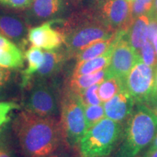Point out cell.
Listing matches in <instances>:
<instances>
[{
	"label": "cell",
	"mask_w": 157,
	"mask_h": 157,
	"mask_svg": "<svg viewBox=\"0 0 157 157\" xmlns=\"http://www.w3.org/2000/svg\"><path fill=\"white\" fill-rule=\"evenodd\" d=\"M155 85H156V90L157 92V70L156 71V74H155Z\"/></svg>",
	"instance_id": "obj_37"
},
{
	"label": "cell",
	"mask_w": 157,
	"mask_h": 157,
	"mask_svg": "<svg viewBox=\"0 0 157 157\" xmlns=\"http://www.w3.org/2000/svg\"><path fill=\"white\" fill-rule=\"evenodd\" d=\"M109 78L106 68L95 73L79 76H72L71 78L68 88L76 93H79L95 84H101Z\"/></svg>",
	"instance_id": "obj_19"
},
{
	"label": "cell",
	"mask_w": 157,
	"mask_h": 157,
	"mask_svg": "<svg viewBox=\"0 0 157 157\" xmlns=\"http://www.w3.org/2000/svg\"><path fill=\"white\" fill-rule=\"evenodd\" d=\"M20 146L27 157H46L65 143L60 120L24 110L13 122Z\"/></svg>",
	"instance_id": "obj_1"
},
{
	"label": "cell",
	"mask_w": 157,
	"mask_h": 157,
	"mask_svg": "<svg viewBox=\"0 0 157 157\" xmlns=\"http://www.w3.org/2000/svg\"><path fill=\"white\" fill-rule=\"evenodd\" d=\"M4 146V144H3V141L2 140L1 137H0V149H1L2 147Z\"/></svg>",
	"instance_id": "obj_38"
},
{
	"label": "cell",
	"mask_w": 157,
	"mask_h": 157,
	"mask_svg": "<svg viewBox=\"0 0 157 157\" xmlns=\"http://www.w3.org/2000/svg\"><path fill=\"white\" fill-rule=\"evenodd\" d=\"M0 157H12L11 152L5 146H3L0 149Z\"/></svg>",
	"instance_id": "obj_33"
},
{
	"label": "cell",
	"mask_w": 157,
	"mask_h": 157,
	"mask_svg": "<svg viewBox=\"0 0 157 157\" xmlns=\"http://www.w3.org/2000/svg\"><path fill=\"white\" fill-rule=\"evenodd\" d=\"M152 43H153V45H154L155 52H156V55L157 57V34L154 36V38L152 41Z\"/></svg>",
	"instance_id": "obj_36"
},
{
	"label": "cell",
	"mask_w": 157,
	"mask_h": 157,
	"mask_svg": "<svg viewBox=\"0 0 157 157\" xmlns=\"http://www.w3.org/2000/svg\"><path fill=\"white\" fill-rule=\"evenodd\" d=\"M11 72L7 68L0 67V90L5 89L11 78Z\"/></svg>",
	"instance_id": "obj_29"
},
{
	"label": "cell",
	"mask_w": 157,
	"mask_h": 157,
	"mask_svg": "<svg viewBox=\"0 0 157 157\" xmlns=\"http://www.w3.org/2000/svg\"><path fill=\"white\" fill-rule=\"evenodd\" d=\"M101 18L116 31H127L133 22L131 2L126 0H103Z\"/></svg>",
	"instance_id": "obj_9"
},
{
	"label": "cell",
	"mask_w": 157,
	"mask_h": 157,
	"mask_svg": "<svg viewBox=\"0 0 157 157\" xmlns=\"http://www.w3.org/2000/svg\"><path fill=\"white\" fill-rule=\"evenodd\" d=\"M34 0H0V4L15 9H24L29 7Z\"/></svg>",
	"instance_id": "obj_28"
},
{
	"label": "cell",
	"mask_w": 157,
	"mask_h": 157,
	"mask_svg": "<svg viewBox=\"0 0 157 157\" xmlns=\"http://www.w3.org/2000/svg\"><path fill=\"white\" fill-rule=\"evenodd\" d=\"M66 52L58 50H49L44 52V61L34 76V79H52L58 74L68 59ZM32 80V81H33Z\"/></svg>",
	"instance_id": "obj_14"
},
{
	"label": "cell",
	"mask_w": 157,
	"mask_h": 157,
	"mask_svg": "<svg viewBox=\"0 0 157 157\" xmlns=\"http://www.w3.org/2000/svg\"><path fill=\"white\" fill-rule=\"evenodd\" d=\"M60 122L65 143L75 146L87 131V127L81 98L68 87L60 100Z\"/></svg>",
	"instance_id": "obj_5"
},
{
	"label": "cell",
	"mask_w": 157,
	"mask_h": 157,
	"mask_svg": "<svg viewBox=\"0 0 157 157\" xmlns=\"http://www.w3.org/2000/svg\"><path fill=\"white\" fill-rule=\"evenodd\" d=\"M20 106L14 102H0V131L10 120L11 113Z\"/></svg>",
	"instance_id": "obj_26"
},
{
	"label": "cell",
	"mask_w": 157,
	"mask_h": 157,
	"mask_svg": "<svg viewBox=\"0 0 157 157\" xmlns=\"http://www.w3.org/2000/svg\"><path fill=\"white\" fill-rule=\"evenodd\" d=\"M120 123L108 118L87 129L78 143L81 157H107L121 139Z\"/></svg>",
	"instance_id": "obj_4"
},
{
	"label": "cell",
	"mask_w": 157,
	"mask_h": 157,
	"mask_svg": "<svg viewBox=\"0 0 157 157\" xmlns=\"http://www.w3.org/2000/svg\"><path fill=\"white\" fill-rule=\"evenodd\" d=\"M100 84H95L87 89L78 93L84 106L93 105H101L102 102L98 95V88Z\"/></svg>",
	"instance_id": "obj_23"
},
{
	"label": "cell",
	"mask_w": 157,
	"mask_h": 157,
	"mask_svg": "<svg viewBox=\"0 0 157 157\" xmlns=\"http://www.w3.org/2000/svg\"><path fill=\"white\" fill-rule=\"evenodd\" d=\"M56 20L46 21L29 29L28 40L32 46L49 51L58 50L64 44V35L62 31L52 27Z\"/></svg>",
	"instance_id": "obj_10"
},
{
	"label": "cell",
	"mask_w": 157,
	"mask_h": 157,
	"mask_svg": "<svg viewBox=\"0 0 157 157\" xmlns=\"http://www.w3.org/2000/svg\"><path fill=\"white\" fill-rule=\"evenodd\" d=\"M28 87L25 110L41 117H56L59 105L56 84L51 79H34Z\"/></svg>",
	"instance_id": "obj_6"
},
{
	"label": "cell",
	"mask_w": 157,
	"mask_h": 157,
	"mask_svg": "<svg viewBox=\"0 0 157 157\" xmlns=\"http://www.w3.org/2000/svg\"><path fill=\"white\" fill-rule=\"evenodd\" d=\"M142 157H157V149L148 150Z\"/></svg>",
	"instance_id": "obj_34"
},
{
	"label": "cell",
	"mask_w": 157,
	"mask_h": 157,
	"mask_svg": "<svg viewBox=\"0 0 157 157\" xmlns=\"http://www.w3.org/2000/svg\"><path fill=\"white\" fill-rule=\"evenodd\" d=\"M138 53L141 60L145 64L153 68L155 71L157 70V57L152 42L147 41L143 45Z\"/></svg>",
	"instance_id": "obj_24"
},
{
	"label": "cell",
	"mask_w": 157,
	"mask_h": 157,
	"mask_svg": "<svg viewBox=\"0 0 157 157\" xmlns=\"http://www.w3.org/2000/svg\"><path fill=\"white\" fill-rule=\"evenodd\" d=\"M148 16L150 17H153V18L157 19V0H154L153 7L150 13H148Z\"/></svg>",
	"instance_id": "obj_32"
},
{
	"label": "cell",
	"mask_w": 157,
	"mask_h": 157,
	"mask_svg": "<svg viewBox=\"0 0 157 157\" xmlns=\"http://www.w3.org/2000/svg\"><path fill=\"white\" fill-rule=\"evenodd\" d=\"M126 1H127V2H132L133 1H134V0H126Z\"/></svg>",
	"instance_id": "obj_39"
},
{
	"label": "cell",
	"mask_w": 157,
	"mask_h": 157,
	"mask_svg": "<svg viewBox=\"0 0 157 157\" xmlns=\"http://www.w3.org/2000/svg\"><path fill=\"white\" fill-rule=\"evenodd\" d=\"M126 31H121V35L113 48L111 61L106 68L109 78L115 77L124 82L127 76L135 63L140 59L138 52L125 39Z\"/></svg>",
	"instance_id": "obj_8"
},
{
	"label": "cell",
	"mask_w": 157,
	"mask_h": 157,
	"mask_svg": "<svg viewBox=\"0 0 157 157\" xmlns=\"http://www.w3.org/2000/svg\"><path fill=\"white\" fill-rule=\"evenodd\" d=\"M84 109L87 129L99 122L105 117L104 108L102 105L84 106Z\"/></svg>",
	"instance_id": "obj_22"
},
{
	"label": "cell",
	"mask_w": 157,
	"mask_h": 157,
	"mask_svg": "<svg viewBox=\"0 0 157 157\" xmlns=\"http://www.w3.org/2000/svg\"><path fill=\"white\" fill-rule=\"evenodd\" d=\"M117 38L118 31L114 36L111 37V38L98 41V42H95L89 45L84 50L78 52L74 58L76 59L77 63H79L101 56L105 53L106 51L109 50V49L112 46V44L116 42Z\"/></svg>",
	"instance_id": "obj_20"
},
{
	"label": "cell",
	"mask_w": 157,
	"mask_h": 157,
	"mask_svg": "<svg viewBox=\"0 0 157 157\" xmlns=\"http://www.w3.org/2000/svg\"><path fill=\"white\" fill-rule=\"evenodd\" d=\"M154 149H157V134L154 137V140L151 143L150 147H149L148 150H154Z\"/></svg>",
	"instance_id": "obj_35"
},
{
	"label": "cell",
	"mask_w": 157,
	"mask_h": 157,
	"mask_svg": "<svg viewBox=\"0 0 157 157\" xmlns=\"http://www.w3.org/2000/svg\"><path fill=\"white\" fill-rule=\"evenodd\" d=\"M31 7L30 17L33 21H51L60 14L62 0H34Z\"/></svg>",
	"instance_id": "obj_15"
},
{
	"label": "cell",
	"mask_w": 157,
	"mask_h": 157,
	"mask_svg": "<svg viewBox=\"0 0 157 157\" xmlns=\"http://www.w3.org/2000/svg\"><path fill=\"white\" fill-rule=\"evenodd\" d=\"M29 29L22 17L14 14L0 13V34L24 47L28 38Z\"/></svg>",
	"instance_id": "obj_11"
},
{
	"label": "cell",
	"mask_w": 157,
	"mask_h": 157,
	"mask_svg": "<svg viewBox=\"0 0 157 157\" xmlns=\"http://www.w3.org/2000/svg\"><path fill=\"white\" fill-rule=\"evenodd\" d=\"M149 22L150 17L148 15H140L134 19L124 34L125 39L137 52H139L143 45L148 41Z\"/></svg>",
	"instance_id": "obj_16"
},
{
	"label": "cell",
	"mask_w": 157,
	"mask_h": 157,
	"mask_svg": "<svg viewBox=\"0 0 157 157\" xmlns=\"http://www.w3.org/2000/svg\"><path fill=\"white\" fill-rule=\"evenodd\" d=\"M24 63L22 51L18 47L0 34V67L16 69L23 67Z\"/></svg>",
	"instance_id": "obj_13"
},
{
	"label": "cell",
	"mask_w": 157,
	"mask_h": 157,
	"mask_svg": "<svg viewBox=\"0 0 157 157\" xmlns=\"http://www.w3.org/2000/svg\"><path fill=\"white\" fill-rule=\"evenodd\" d=\"M154 68L137 61L124 80V87L135 103L146 104L156 93Z\"/></svg>",
	"instance_id": "obj_7"
},
{
	"label": "cell",
	"mask_w": 157,
	"mask_h": 157,
	"mask_svg": "<svg viewBox=\"0 0 157 157\" xmlns=\"http://www.w3.org/2000/svg\"><path fill=\"white\" fill-rule=\"evenodd\" d=\"M157 134V117L145 104L137 107L129 117L117 157H137Z\"/></svg>",
	"instance_id": "obj_2"
},
{
	"label": "cell",
	"mask_w": 157,
	"mask_h": 157,
	"mask_svg": "<svg viewBox=\"0 0 157 157\" xmlns=\"http://www.w3.org/2000/svg\"><path fill=\"white\" fill-rule=\"evenodd\" d=\"M121 35V31H118V38L116 42L112 44V46L102 56L97 57V58L91 59V60H86V61L77 63L74 68L73 75L72 76H79L84 75V74L95 73L103 69L106 68L111 61V56L114 48L116 43Z\"/></svg>",
	"instance_id": "obj_17"
},
{
	"label": "cell",
	"mask_w": 157,
	"mask_h": 157,
	"mask_svg": "<svg viewBox=\"0 0 157 157\" xmlns=\"http://www.w3.org/2000/svg\"><path fill=\"white\" fill-rule=\"evenodd\" d=\"M46 157H81V155L79 151L75 148V146L63 143L56 151Z\"/></svg>",
	"instance_id": "obj_27"
},
{
	"label": "cell",
	"mask_w": 157,
	"mask_h": 157,
	"mask_svg": "<svg viewBox=\"0 0 157 157\" xmlns=\"http://www.w3.org/2000/svg\"><path fill=\"white\" fill-rule=\"evenodd\" d=\"M124 89V82L117 78L111 77L100 84L98 95L102 103H104Z\"/></svg>",
	"instance_id": "obj_21"
},
{
	"label": "cell",
	"mask_w": 157,
	"mask_h": 157,
	"mask_svg": "<svg viewBox=\"0 0 157 157\" xmlns=\"http://www.w3.org/2000/svg\"><path fill=\"white\" fill-rule=\"evenodd\" d=\"M60 31L64 35L68 58L75 57L78 52L93 43L111 38L117 33L101 18L88 16L63 23Z\"/></svg>",
	"instance_id": "obj_3"
},
{
	"label": "cell",
	"mask_w": 157,
	"mask_h": 157,
	"mask_svg": "<svg viewBox=\"0 0 157 157\" xmlns=\"http://www.w3.org/2000/svg\"><path fill=\"white\" fill-rule=\"evenodd\" d=\"M135 101L126 89L103 104L105 115L108 119L120 123L124 121L133 111Z\"/></svg>",
	"instance_id": "obj_12"
},
{
	"label": "cell",
	"mask_w": 157,
	"mask_h": 157,
	"mask_svg": "<svg viewBox=\"0 0 157 157\" xmlns=\"http://www.w3.org/2000/svg\"><path fill=\"white\" fill-rule=\"evenodd\" d=\"M157 34V19L150 17V22L148 25V40L152 42L154 36Z\"/></svg>",
	"instance_id": "obj_30"
},
{
	"label": "cell",
	"mask_w": 157,
	"mask_h": 157,
	"mask_svg": "<svg viewBox=\"0 0 157 157\" xmlns=\"http://www.w3.org/2000/svg\"><path fill=\"white\" fill-rule=\"evenodd\" d=\"M146 105L154 111V113L157 117V92L152 96L151 98L149 100L148 103L146 104Z\"/></svg>",
	"instance_id": "obj_31"
},
{
	"label": "cell",
	"mask_w": 157,
	"mask_h": 157,
	"mask_svg": "<svg viewBox=\"0 0 157 157\" xmlns=\"http://www.w3.org/2000/svg\"><path fill=\"white\" fill-rule=\"evenodd\" d=\"M154 0H134L131 2V13L133 20L142 15H148Z\"/></svg>",
	"instance_id": "obj_25"
},
{
	"label": "cell",
	"mask_w": 157,
	"mask_h": 157,
	"mask_svg": "<svg viewBox=\"0 0 157 157\" xmlns=\"http://www.w3.org/2000/svg\"><path fill=\"white\" fill-rule=\"evenodd\" d=\"M25 58L26 59L28 65L22 73L21 83L22 88L27 87L31 84L35 74L44 63V52H43L41 48L31 46L25 52Z\"/></svg>",
	"instance_id": "obj_18"
}]
</instances>
